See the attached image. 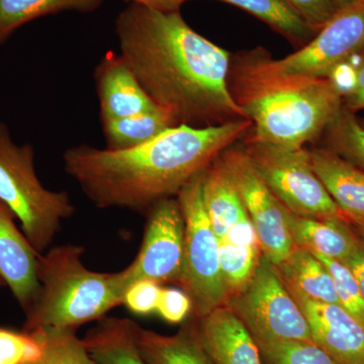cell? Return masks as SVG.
<instances>
[{
    "label": "cell",
    "mask_w": 364,
    "mask_h": 364,
    "mask_svg": "<svg viewBox=\"0 0 364 364\" xmlns=\"http://www.w3.org/2000/svg\"><path fill=\"white\" fill-rule=\"evenodd\" d=\"M102 122L157 111L121 54L107 52L95 72Z\"/></svg>",
    "instance_id": "obj_15"
},
{
    "label": "cell",
    "mask_w": 364,
    "mask_h": 364,
    "mask_svg": "<svg viewBox=\"0 0 364 364\" xmlns=\"http://www.w3.org/2000/svg\"><path fill=\"white\" fill-rule=\"evenodd\" d=\"M225 305L257 344L313 341L308 320L280 279L277 267L263 254L252 279Z\"/></svg>",
    "instance_id": "obj_8"
},
{
    "label": "cell",
    "mask_w": 364,
    "mask_h": 364,
    "mask_svg": "<svg viewBox=\"0 0 364 364\" xmlns=\"http://www.w3.org/2000/svg\"><path fill=\"white\" fill-rule=\"evenodd\" d=\"M6 286V282H4V280L1 279V277H0V287Z\"/></svg>",
    "instance_id": "obj_40"
},
{
    "label": "cell",
    "mask_w": 364,
    "mask_h": 364,
    "mask_svg": "<svg viewBox=\"0 0 364 364\" xmlns=\"http://www.w3.org/2000/svg\"><path fill=\"white\" fill-rule=\"evenodd\" d=\"M43 337V352L28 364H100L79 339L76 330H38Z\"/></svg>",
    "instance_id": "obj_27"
},
{
    "label": "cell",
    "mask_w": 364,
    "mask_h": 364,
    "mask_svg": "<svg viewBox=\"0 0 364 364\" xmlns=\"http://www.w3.org/2000/svg\"><path fill=\"white\" fill-rule=\"evenodd\" d=\"M132 4L149 7L160 11H178L188 0H131Z\"/></svg>",
    "instance_id": "obj_37"
},
{
    "label": "cell",
    "mask_w": 364,
    "mask_h": 364,
    "mask_svg": "<svg viewBox=\"0 0 364 364\" xmlns=\"http://www.w3.org/2000/svg\"><path fill=\"white\" fill-rule=\"evenodd\" d=\"M334 2L335 6H337V9H344V7H347L351 6V4H355L358 0H332Z\"/></svg>",
    "instance_id": "obj_39"
},
{
    "label": "cell",
    "mask_w": 364,
    "mask_h": 364,
    "mask_svg": "<svg viewBox=\"0 0 364 364\" xmlns=\"http://www.w3.org/2000/svg\"><path fill=\"white\" fill-rule=\"evenodd\" d=\"M218 242L220 267L228 299L240 293L250 282L263 252L248 214Z\"/></svg>",
    "instance_id": "obj_16"
},
{
    "label": "cell",
    "mask_w": 364,
    "mask_h": 364,
    "mask_svg": "<svg viewBox=\"0 0 364 364\" xmlns=\"http://www.w3.org/2000/svg\"><path fill=\"white\" fill-rule=\"evenodd\" d=\"M309 152L314 171L340 210L364 221V170L323 147Z\"/></svg>",
    "instance_id": "obj_17"
},
{
    "label": "cell",
    "mask_w": 364,
    "mask_h": 364,
    "mask_svg": "<svg viewBox=\"0 0 364 364\" xmlns=\"http://www.w3.org/2000/svg\"><path fill=\"white\" fill-rule=\"evenodd\" d=\"M16 218L13 210L0 200V277L26 313L40 291V254L16 227Z\"/></svg>",
    "instance_id": "obj_13"
},
{
    "label": "cell",
    "mask_w": 364,
    "mask_h": 364,
    "mask_svg": "<svg viewBox=\"0 0 364 364\" xmlns=\"http://www.w3.org/2000/svg\"><path fill=\"white\" fill-rule=\"evenodd\" d=\"M287 221L294 246L315 255L344 262L360 243L349 223L306 219L289 212Z\"/></svg>",
    "instance_id": "obj_19"
},
{
    "label": "cell",
    "mask_w": 364,
    "mask_h": 364,
    "mask_svg": "<svg viewBox=\"0 0 364 364\" xmlns=\"http://www.w3.org/2000/svg\"><path fill=\"white\" fill-rule=\"evenodd\" d=\"M343 105L353 112L364 109V49L361 51L358 86L353 92L343 98Z\"/></svg>",
    "instance_id": "obj_36"
},
{
    "label": "cell",
    "mask_w": 364,
    "mask_h": 364,
    "mask_svg": "<svg viewBox=\"0 0 364 364\" xmlns=\"http://www.w3.org/2000/svg\"><path fill=\"white\" fill-rule=\"evenodd\" d=\"M0 200L13 210L23 233L39 254L50 247L75 207L66 191L47 189L35 169L32 145H18L0 123Z\"/></svg>",
    "instance_id": "obj_5"
},
{
    "label": "cell",
    "mask_w": 364,
    "mask_h": 364,
    "mask_svg": "<svg viewBox=\"0 0 364 364\" xmlns=\"http://www.w3.org/2000/svg\"><path fill=\"white\" fill-rule=\"evenodd\" d=\"M360 60L361 52H359L335 67L327 76L334 87L342 95V98L353 92L358 86Z\"/></svg>",
    "instance_id": "obj_34"
},
{
    "label": "cell",
    "mask_w": 364,
    "mask_h": 364,
    "mask_svg": "<svg viewBox=\"0 0 364 364\" xmlns=\"http://www.w3.org/2000/svg\"><path fill=\"white\" fill-rule=\"evenodd\" d=\"M250 119L221 126H177L133 149L74 146L63 154L64 170L95 207L147 214L156 203L176 198L223 151L244 140Z\"/></svg>",
    "instance_id": "obj_2"
},
{
    "label": "cell",
    "mask_w": 364,
    "mask_h": 364,
    "mask_svg": "<svg viewBox=\"0 0 364 364\" xmlns=\"http://www.w3.org/2000/svg\"><path fill=\"white\" fill-rule=\"evenodd\" d=\"M193 311L188 294L173 287H162L156 312L170 324H181Z\"/></svg>",
    "instance_id": "obj_33"
},
{
    "label": "cell",
    "mask_w": 364,
    "mask_h": 364,
    "mask_svg": "<svg viewBox=\"0 0 364 364\" xmlns=\"http://www.w3.org/2000/svg\"><path fill=\"white\" fill-rule=\"evenodd\" d=\"M349 226L355 232L358 237L364 241V221L358 219H350L348 218Z\"/></svg>",
    "instance_id": "obj_38"
},
{
    "label": "cell",
    "mask_w": 364,
    "mask_h": 364,
    "mask_svg": "<svg viewBox=\"0 0 364 364\" xmlns=\"http://www.w3.org/2000/svg\"><path fill=\"white\" fill-rule=\"evenodd\" d=\"M309 26L320 32L337 11H339L332 0H284Z\"/></svg>",
    "instance_id": "obj_32"
},
{
    "label": "cell",
    "mask_w": 364,
    "mask_h": 364,
    "mask_svg": "<svg viewBox=\"0 0 364 364\" xmlns=\"http://www.w3.org/2000/svg\"><path fill=\"white\" fill-rule=\"evenodd\" d=\"M184 219L176 198L156 203L147 213L142 245L135 260L122 270L124 289L140 280L177 284L183 267Z\"/></svg>",
    "instance_id": "obj_10"
},
{
    "label": "cell",
    "mask_w": 364,
    "mask_h": 364,
    "mask_svg": "<svg viewBox=\"0 0 364 364\" xmlns=\"http://www.w3.org/2000/svg\"><path fill=\"white\" fill-rule=\"evenodd\" d=\"M203 191L208 219L220 240L247 212L217 160L203 172Z\"/></svg>",
    "instance_id": "obj_22"
},
{
    "label": "cell",
    "mask_w": 364,
    "mask_h": 364,
    "mask_svg": "<svg viewBox=\"0 0 364 364\" xmlns=\"http://www.w3.org/2000/svg\"><path fill=\"white\" fill-rule=\"evenodd\" d=\"M104 0H0V46L21 26L43 18L63 13H92Z\"/></svg>",
    "instance_id": "obj_23"
},
{
    "label": "cell",
    "mask_w": 364,
    "mask_h": 364,
    "mask_svg": "<svg viewBox=\"0 0 364 364\" xmlns=\"http://www.w3.org/2000/svg\"><path fill=\"white\" fill-rule=\"evenodd\" d=\"M263 364H341L314 341L258 344Z\"/></svg>",
    "instance_id": "obj_28"
},
{
    "label": "cell",
    "mask_w": 364,
    "mask_h": 364,
    "mask_svg": "<svg viewBox=\"0 0 364 364\" xmlns=\"http://www.w3.org/2000/svg\"><path fill=\"white\" fill-rule=\"evenodd\" d=\"M139 350L148 364H213L196 335L193 321L176 334H158L136 327Z\"/></svg>",
    "instance_id": "obj_21"
},
{
    "label": "cell",
    "mask_w": 364,
    "mask_h": 364,
    "mask_svg": "<svg viewBox=\"0 0 364 364\" xmlns=\"http://www.w3.org/2000/svg\"><path fill=\"white\" fill-rule=\"evenodd\" d=\"M162 287L151 280L134 282L124 294L123 305L130 312L139 316L156 312Z\"/></svg>",
    "instance_id": "obj_31"
},
{
    "label": "cell",
    "mask_w": 364,
    "mask_h": 364,
    "mask_svg": "<svg viewBox=\"0 0 364 364\" xmlns=\"http://www.w3.org/2000/svg\"><path fill=\"white\" fill-rule=\"evenodd\" d=\"M275 267L294 299L339 305L331 274L315 254L294 246Z\"/></svg>",
    "instance_id": "obj_18"
},
{
    "label": "cell",
    "mask_w": 364,
    "mask_h": 364,
    "mask_svg": "<svg viewBox=\"0 0 364 364\" xmlns=\"http://www.w3.org/2000/svg\"><path fill=\"white\" fill-rule=\"evenodd\" d=\"M83 254L85 248L73 244L40 254V291L26 313L25 331L76 330L123 305L126 289L121 272H92L83 263Z\"/></svg>",
    "instance_id": "obj_4"
},
{
    "label": "cell",
    "mask_w": 364,
    "mask_h": 364,
    "mask_svg": "<svg viewBox=\"0 0 364 364\" xmlns=\"http://www.w3.org/2000/svg\"><path fill=\"white\" fill-rule=\"evenodd\" d=\"M342 263H344L353 273L364 301V241L363 239L360 238V243L355 251Z\"/></svg>",
    "instance_id": "obj_35"
},
{
    "label": "cell",
    "mask_w": 364,
    "mask_h": 364,
    "mask_svg": "<svg viewBox=\"0 0 364 364\" xmlns=\"http://www.w3.org/2000/svg\"><path fill=\"white\" fill-rule=\"evenodd\" d=\"M138 324L127 318H104L83 342L100 364H148L136 343Z\"/></svg>",
    "instance_id": "obj_20"
},
{
    "label": "cell",
    "mask_w": 364,
    "mask_h": 364,
    "mask_svg": "<svg viewBox=\"0 0 364 364\" xmlns=\"http://www.w3.org/2000/svg\"><path fill=\"white\" fill-rule=\"evenodd\" d=\"M193 322L213 364H263L259 346L229 306H219Z\"/></svg>",
    "instance_id": "obj_14"
},
{
    "label": "cell",
    "mask_w": 364,
    "mask_h": 364,
    "mask_svg": "<svg viewBox=\"0 0 364 364\" xmlns=\"http://www.w3.org/2000/svg\"><path fill=\"white\" fill-rule=\"evenodd\" d=\"M203 172L191 179L176 196L184 219L183 267L178 286L191 298L195 318L208 315L227 301L219 242L203 200Z\"/></svg>",
    "instance_id": "obj_7"
},
{
    "label": "cell",
    "mask_w": 364,
    "mask_h": 364,
    "mask_svg": "<svg viewBox=\"0 0 364 364\" xmlns=\"http://www.w3.org/2000/svg\"><path fill=\"white\" fill-rule=\"evenodd\" d=\"M364 49V0L339 9L312 41L284 59L280 72L327 78L337 65Z\"/></svg>",
    "instance_id": "obj_11"
},
{
    "label": "cell",
    "mask_w": 364,
    "mask_h": 364,
    "mask_svg": "<svg viewBox=\"0 0 364 364\" xmlns=\"http://www.w3.org/2000/svg\"><path fill=\"white\" fill-rule=\"evenodd\" d=\"M228 87L252 122L246 138L289 149L320 140L343 105L329 79L282 73L263 47L231 55Z\"/></svg>",
    "instance_id": "obj_3"
},
{
    "label": "cell",
    "mask_w": 364,
    "mask_h": 364,
    "mask_svg": "<svg viewBox=\"0 0 364 364\" xmlns=\"http://www.w3.org/2000/svg\"><path fill=\"white\" fill-rule=\"evenodd\" d=\"M360 122V124H363V126L364 127V119H363V121H359Z\"/></svg>",
    "instance_id": "obj_41"
},
{
    "label": "cell",
    "mask_w": 364,
    "mask_h": 364,
    "mask_svg": "<svg viewBox=\"0 0 364 364\" xmlns=\"http://www.w3.org/2000/svg\"><path fill=\"white\" fill-rule=\"evenodd\" d=\"M323 148L364 170V127L355 112L342 105L321 136Z\"/></svg>",
    "instance_id": "obj_26"
},
{
    "label": "cell",
    "mask_w": 364,
    "mask_h": 364,
    "mask_svg": "<svg viewBox=\"0 0 364 364\" xmlns=\"http://www.w3.org/2000/svg\"><path fill=\"white\" fill-rule=\"evenodd\" d=\"M42 352L41 332L16 331L0 326V364H28Z\"/></svg>",
    "instance_id": "obj_29"
},
{
    "label": "cell",
    "mask_w": 364,
    "mask_h": 364,
    "mask_svg": "<svg viewBox=\"0 0 364 364\" xmlns=\"http://www.w3.org/2000/svg\"><path fill=\"white\" fill-rule=\"evenodd\" d=\"M215 160L240 196L257 232L263 255L279 265L294 247L287 221L289 210L268 188L243 146H231Z\"/></svg>",
    "instance_id": "obj_9"
},
{
    "label": "cell",
    "mask_w": 364,
    "mask_h": 364,
    "mask_svg": "<svg viewBox=\"0 0 364 364\" xmlns=\"http://www.w3.org/2000/svg\"><path fill=\"white\" fill-rule=\"evenodd\" d=\"M313 341L341 364H364V324L336 304L296 299Z\"/></svg>",
    "instance_id": "obj_12"
},
{
    "label": "cell",
    "mask_w": 364,
    "mask_h": 364,
    "mask_svg": "<svg viewBox=\"0 0 364 364\" xmlns=\"http://www.w3.org/2000/svg\"><path fill=\"white\" fill-rule=\"evenodd\" d=\"M102 123L107 144L105 149L112 151L133 149L177 127L171 117L162 109Z\"/></svg>",
    "instance_id": "obj_24"
},
{
    "label": "cell",
    "mask_w": 364,
    "mask_h": 364,
    "mask_svg": "<svg viewBox=\"0 0 364 364\" xmlns=\"http://www.w3.org/2000/svg\"><path fill=\"white\" fill-rule=\"evenodd\" d=\"M329 270L339 305L364 324V301L353 273L344 263L322 255H316Z\"/></svg>",
    "instance_id": "obj_30"
},
{
    "label": "cell",
    "mask_w": 364,
    "mask_h": 364,
    "mask_svg": "<svg viewBox=\"0 0 364 364\" xmlns=\"http://www.w3.org/2000/svg\"><path fill=\"white\" fill-rule=\"evenodd\" d=\"M243 147L289 213L306 219L349 223L314 171L308 149H289L249 138L244 139Z\"/></svg>",
    "instance_id": "obj_6"
},
{
    "label": "cell",
    "mask_w": 364,
    "mask_h": 364,
    "mask_svg": "<svg viewBox=\"0 0 364 364\" xmlns=\"http://www.w3.org/2000/svg\"><path fill=\"white\" fill-rule=\"evenodd\" d=\"M114 30L127 65L176 126L208 128L248 119L228 87L231 54L191 28L181 11L131 2Z\"/></svg>",
    "instance_id": "obj_1"
},
{
    "label": "cell",
    "mask_w": 364,
    "mask_h": 364,
    "mask_svg": "<svg viewBox=\"0 0 364 364\" xmlns=\"http://www.w3.org/2000/svg\"><path fill=\"white\" fill-rule=\"evenodd\" d=\"M247 11L294 45L304 47L317 33L284 0H219Z\"/></svg>",
    "instance_id": "obj_25"
}]
</instances>
